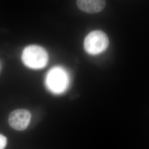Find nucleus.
<instances>
[{
  "instance_id": "nucleus-2",
  "label": "nucleus",
  "mask_w": 149,
  "mask_h": 149,
  "mask_svg": "<svg viewBox=\"0 0 149 149\" xmlns=\"http://www.w3.org/2000/svg\"><path fill=\"white\" fill-rule=\"evenodd\" d=\"M109 44L106 34L97 30L90 32L84 40V48L86 52L91 55H97L106 50Z\"/></svg>"
},
{
  "instance_id": "nucleus-3",
  "label": "nucleus",
  "mask_w": 149,
  "mask_h": 149,
  "mask_svg": "<svg viewBox=\"0 0 149 149\" xmlns=\"http://www.w3.org/2000/svg\"><path fill=\"white\" fill-rule=\"evenodd\" d=\"M69 78L67 73L60 67L54 68L48 72L46 84L48 88L55 93L64 91L68 85Z\"/></svg>"
},
{
  "instance_id": "nucleus-5",
  "label": "nucleus",
  "mask_w": 149,
  "mask_h": 149,
  "mask_svg": "<svg viewBox=\"0 0 149 149\" xmlns=\"http://www.w3.org/2000/svg\"><path fill=\"white\" fill-rule=\"evenodd\" d=\"M76 3L81 11L88 13H96L103 10L106 2L101 0H79Z\"/></svg>"
},
{
  "instance_id": "nucleus-6",
  "label": "nucleus",
  "mask_w": 149,
  "mask_h": 149,
  "mask_svg": "<svg viewBox=\"0 0 149 149\" xmlns=\"http://www.w3.org/2000/svg\"><path fill=\"white\" fill-rule=\"evenodd\" d=\"M7 143L6 137L0 134V149H5Z\"/></svg>"
},
{
  "instance_id": "nucleus-1",
  "label": "nucleus",
  "mask_w": 149,
  "mask_h": 149,
  "mask_svg": "<svg viewBox=\"0 0 149 149\" xmlns=\"http://www.w3.org/2000/svg\"><path fill=\"white\" fill-rule=\"evenodd\" d=\"M22 59L28 68L39 69L46 66L48 55L44 48L36 45L28 46L23 52Z\"/></svg>"
},
{
  "instance_id": "nucleus-4",
  "label": "nucleus",
  "mask_w": 149,
  "mask_h": 149,
  "mask_svg": "<svg viewBox=\"0 0 149 149\" xmlns=\"http://www.w3.org/2000/svg\"><path fill=\"white\" fill-rule=\"evenodd\" d=\"M32 117L30 111L25 109H18L11 112L8 117V123L16 130L22 131L29 125Z\"/></svg>"
}]
</instances>
